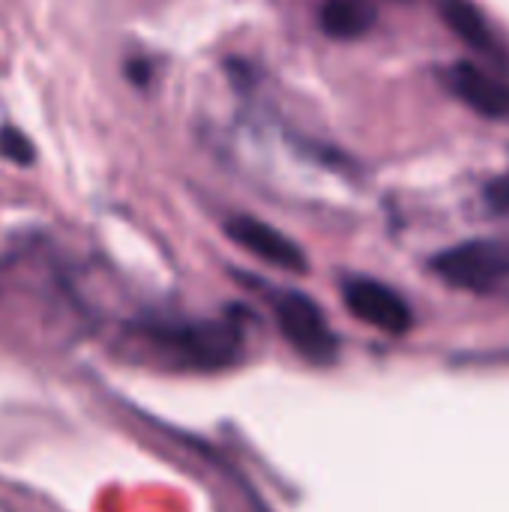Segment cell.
Segmentation results:
<instances>
[{
  "label": "cell",
  "instance_id": "obj_1",
  "mask_svg": "<svg viewBox=\"0 0 509 512\" xmlns=\"http://www.w3.org/2000/svg\"><path fill=\"white\" fill-rule=\"evenodd\" d=\"M153 342L183 366L216 372L234 366L243 354V330L234 321H183L150 330Z\"/></svg>",
  "mask_w": 509,
  "mask_h": 512
},
{
  "label": "cell",
  "instance_id": "obj_7",
  "mask_svg": "<svg viewBox=\"0 0 509 512\" xmlns=\"http://www.w3.org/2000/svg\"><path fill=\"white\" fill-rule=\"evenodd\" d=\"M435 9H438L441 21L450 27L453 36H459L468 48H474L486 60L507 69L509 51L504 48L501 36L495 33V27L489 24L486 12L474 0H435Z\"/></svg>",
  "mask_w": 509,
  "mask_h": 512
},
{
  "label": "cell",
  "instance_id": "obj_4",
  "mask_svg": "<svg viewBox=\"0 0 509 512\" xmlns=\"http://www.w3.org/2000/svg\"><path fill=\"white\" fill-rule=\"evenodd\" d=\"M342 300L348 306V312L354 318H360L363 324L390 333V336H405L414 327V312L408 306V300L369 276H354L342 282Z\"/></svg>",
  "mask_w": 509,
  "mask_h": 512
},
{
  "label": "cell",
  "instance_id": "obj_8",
  "mask_svg": "<svg viewBox=\"0 0 509 512\" xmlns=\"http://www.w3.org/2000/svg\"><path fill=\"white\" fill-rule=\"evenodd\" d=\"M318 21L330 39L351 42L375 27L378 9L372 0H324V6L318 9Z\"/></svg>",
  "mask_w": 509,
  "mask_h": 512
},
{
  "label": "cell",
  "instance_id": "obj_2",
  "mask_svg": "<svg viewBox=\"0 0 509 512\" xmlns=\"http://www.w3.org/2000/svg\"><path fill=\"white\" fill-rule=\"evenodd\" d=\"M432 273L450 288L489 294L509 279V240H465L429 261Z\"/></svg>",
  "mask_w": 509,
  "mask_h": 512
},
{
  "label": "cell",
  "instance_id": "obj_3",
  "mask_svg": "<svg viewBox=\"0 0 509 512\" xmlns=\"http://www.w3.org/2000/svg\"><path fill=\"white\" fill-rule=\"evenodd\" d=\"M273 312L288 345L315 366H330L339 354V339L330 330L321 306L300 291H279L273 297Z\"/></svg>",
  "mask_w": 509,
  "mask_h": 512
},
{
  "label": "cell",
  "instance_id": "obj_10",
  "mask_svg": "<svg viewBox=\"0 0 509 512\" xmlns=\"http://www.w3.org/2000/svg\"><path fill=\"white\" fill-rule=\"evenodd\" d=\"M483 204H486L489 213L509 216V171L492 177V180L483 186Z\"/></svg>",
  "mask_w": 509,
  "mask_h": 512
},
{
  "label": "cell",
  "instance_id": "obj_9",
  "mask_svg": "<svg viewBox=\"0 0 509 512\" xmlns=\"http://www.w3.org/2000/svg\"><path fill=\"white\" fill-rule=\"evenodd\" d=\"M0 156L6 162H15V165H33L36 162V147L30 144V138L15 129V126H0Z\"/></svg>",
  "mask_w": 509,
  "mask_h": 512
},
{
  "label": "cell",
  "instance_id": "obj_5",
  "mask_svg": "<svg viewBox=\"0 0 509 512\" xmlns=\"http://www.w3.org/2000/svg\"><path fill=\"white\" fill-rule=\"evenodd\" d=\"M225 234L240 249H246L249 255H255L258 261H264L270 267H279L288 273H306L309 270L306 252L288 234H282L279 228H273L270 222H264L258 216H249V213L231 216L225 222Z\"/></svg>",
  "mask_w": 509,
  "mask_h": 512
},
{
  "label": "cell",
  "instance_id": "obj_6",
  "mask_svg": "<svg viewBox=\"0 0 509 512\" xmlns=\"http://www.w3.org/2000/svg\"><path fill=\"white\" fill-rule=\"evenodd\" d=\"M447 90L474 114L489 120H509V81L480 63L456 60L444 69Z\"/></svg>",
  "mask_w": 509,
  "mask_h": 512
}]
</instances>
